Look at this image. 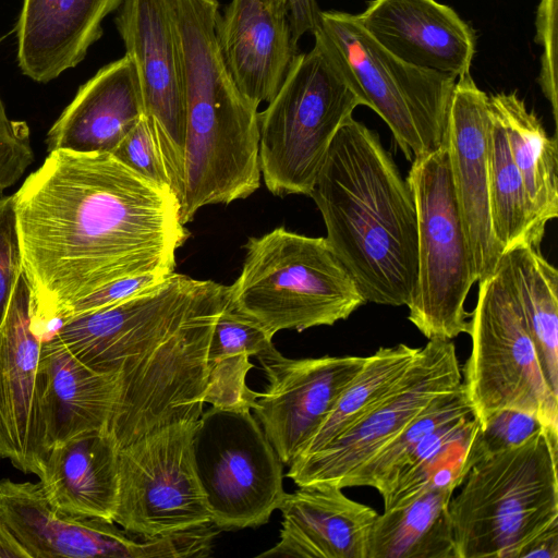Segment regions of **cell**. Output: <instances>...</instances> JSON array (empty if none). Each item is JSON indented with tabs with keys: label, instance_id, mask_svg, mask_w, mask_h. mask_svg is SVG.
I'll return each mask as SVG.
<instances>
[{
	"label": "cell",
	"instance_id": "cell-1",
	"mask_svg": "<svg viewBox=\"0 0 558 558\" xmlns=\"http://www.w3.org/2000/svg\"><path fill=\"white\" fill-rule=\"evenodd\" d=\"M33 325L125 277L174 271L187 238L175 193L112 154L54 150L14 194Z\"/></svg>",
	"mask_w": 558,
	"mask_h": 558
},
{
	"label": "cell",
	"instance_id": "cell-2",
	"mask_svg": "<svg viewBox=\"0 0 558 558\" xmlns=\"http://www.w3.org/2000/svg\"><path fill=\"white\" fill-rule=\"evenodd\" d=\"M228 287L171 272L120 303L75 315L56 335L88 367L118 377L106 432L121 448L203 414L207 360Z\"/></svg>",
	"mask_w": 558,
	"mask_h": 558
},
{
	"label": "cell",
	"instance_id": "cell-3",
	"mask_svg": "<svg viewBox=\"0 0 558 558\" xmlns=\"http://www.w3.org/2000/svg\"><path fill=\"white\" fill-rule=\"evenodd\" d=\"M308 196L365 301L407 305L417 275V215L409 182L379 135L350 117Z\"/></svg>",
	"mask_w": 558,
	"mask_h": 558
},
{
	"label": "cell",
	"instance_id": "cell-4",
	"mask_svg": "<svg viewBox=\"0 0 558 558\" xmlns=\"http://www.w3.org/2000/svg\"><path fill=\"white\" fill-rule=\"evenodd\" d=\"M172 7L184 88L180 216L186 225L202 207L246 198L259 187L258 107L241 93L221 56L219 0H172Z\"/></svg>",
	"mask_w": 558,
	"mask_h": 558
},
{
	"label": "cell",
	"instance_id": "cell-5",
	"mask_svg": "<svg viewBox=\"0 0 558 558\" xmlns=\"http://www.w3.org/2000/svg\"><path fill=\"white\" fill-rule=\"evenodd\" d=\"M558 435L538 428L471 468L449 513L457 558H518L558 522Z\"/></svg>",
	"mask_w": 558,
	"mask_h": 558
},
{
	"label": "cell",
	"instance_id": "cell-6",
	"mask_svg": "<svg viewBox=\"0 0 558 558\" xmlns=\"http://www.w3.org/2000/svg\"><path fill=\"white\" fill-rule=\"evenodd\" d=\"M228 304L270 337L280 330L332 326L367 303L326 238L278 227L250 238Z\"/></svg>",
	"mask_w": 558,
	"mask_h": 558
},
{
	"label": "cell",
	"instance_id": "cell-7",
	"mask_svg": "<svg viewBox=\"0 0 558 558\" xmlns=\"http://www.w3.org/2000/svg\"><path fill=\"white\" fill-rule=\"evenodd\" d=\"M280 88L258 112V161L277 196L310 195L328 149L354 109L364 106L335 51L318 29Z\"/></svg>",
	"mask_w": 558,
	"mask_h": 558
},
{
	"label": "cell",
	"instance_id": "cell-8",
	"mask_svg": "<svg viewBox=\"0 0 558 558\" xmlns=\"http://www.w3.org/2000/svg\"><path fill=\"white\" fill-rule=\"evenodd\" d=\"M477 282L462 380L473 416L482 425L495 412L518 410L558 435V396L545 378L502 258Z\"/></svg>",
	"mask_w": 558,
	"mask_h": 558
},
{
	"label": "cell",
	"instance_id": "cell-9",
	"mask_svg": "<svg viewBox=\"0 0 558 558\" xmlns=\"http://www.w3.org/2000/svg\"><path fill=\"white\" fill-rule=\"evenodd\" d=\"M316 29L335 51L364 106L386 122L409 161L442 144L456 76L395 57L367 34L355 14L320 11Z\"/></svg>",
	"mask_w": 558,
	"mask_h": 558
},
{
	"label": "cell",
	"instance_id": "cell-10",
	"mask_svg": "<svg viewBox=\"0 0 558 558\" xmlns=\"http://www.w3.org/2000/svg\"><path fill=\"white\" fill-rule=\"evenodd\" d=\"M408 182L417 215V275L408 319L427 339L469 333L464 304L476 282L462 226L446 141L413 158Z\"/></svg>",
	"mask_w": 558,
	"mask_h": 558
},
{
	"label": "cell",
	"instance_id": "cell-11",
	"mask_svg": "<svg viewBox=\"0 0 558 558\" xmlns=\"http://www.w3.org/2000/svg\"><path fill=\"white\" fill-rule=\"evenodd\" d=\"M199 417L169 423L118 449L113 522L143 538L211 523L195 458Z\"/></svg>",
	"mask_w": 558,
	"mask_h": 558
},
{
	"label": "cell",
	"instance_id": "cell-12",
	"mask_svg": "<svg viewBox=\"0 0 558 558\" xmlns=\"http://www.w3.org/2000/svg\"><path fill=\"white\" fill-rule=\"evenodd\" d=\"M0 517L32 558H182L208 556L211 524L143 538L114 522L68 514L47 499L39 482L0 480Z\"/></svg>",
	"mask_w": 558,
	"mask_h": 558
},
{
	"label": "cell",
	"instance_id": "cell-13",
	"mask_svg": "<svg viewBox=\"0 0 558 558\" xmlns=\"http://www.w3.org/2000/svg\"><path fill=\"white\" fill-rule=\"evenodd\" d=\"M452 340L428 339L402 376L355 425L320 450L295 460L286 474L298 487L341 482L396 437L437 396L460 387Z\"/></svg>",
	"mask_w": 558,
	"mask_h": 558
},
{
	"label": "cell",
	"instance_id": "cell-14",
	"mask_svg": "<svg viewBox=\"0 0 558 558\" xmlns=\"http://www.w3.org/2000/svg\"><path fill=\"white\" fill-rule=\"evenodd\" d=\"M225 428L194 440L198 474L207 495L211 523L219 530L256 527L279 508L283 489L282 463L250 411H220ZM198 429V428H197Z\"/></svg>",
	"mask_w": 558,
	"mask_h": 558
},
{
	"label": "cell",
	"instance_id": "cell-15",
	"mask_svg": "<svg viewBox=\"0 0 558 558\" xmlns=\"http://www.w3.org/2000/svg\"><path fill=\"white\" fill-rule=\"evenodd\" d=\"M116 26L134 63L144 104L179 202L183 186L185 106L172 0H122Z\"/></svg>",
	"mask_w": 558,
	"mask_h": 558
},
{
	"label": "cell",
	"instance_id": "cell-16",
	"mask_svg": "<svg viewBox=\"0 0 558 558\" xmlns=\"http://www.w3.org/2000/svg\"><path fill=\"white\" fill-rule=\"evenodd\" d=\"M268 386L252 410L283 465L289 466L324 422L366 356L289 359L276 348L257 356Z\"/></svg>",
	"mask_w": 558,
	"mask_h": 558
},
{
	"label": "cell",
	"instance_id": "cell-17",
	"mask_svg": "<svg viewBox=\"0 0 558 558\" xmlns=\"http://www.w3.org/2000/svg\"><path fill=\"white\" fill-rule=\"evenodd\" d=\"M32 319V292L23 272L0 327V458L38 476L48 453L39 373L44 340Z\"/></svg>",
	"mask_w": 558,
	"mask_h": 558
},
{
	"label": "cell",
	"instance_id": "cell-18",
	"mask_svg": "<svg viewBox=\"0 0 558 558\" xmlns=\"http://www.w3.org/2000/svg\"><path fill=\"white\" fill-rule=\"evenodd\" d=\"M490 123L488 95L470 73L458 77L444 138L476 282L492 275L502 256L489 205Z\"/></svg>",
	"mask_w": 558,
	"mask_h": 558
},
{
	"label": "cell",
	"instance_id": "cell-19",
	"mask_svg": "<svg viewBox=\"0 0 558 558\" xmlns=\"http://www.w3.org/2000/svg\"><path fill=\"white\" fill-rule=\"evenodd\" d=\"M360 25L388 52L412 65L461 77L470 73L476 34L436 0H371Z\"/></svg>",
	"mask_w": 558,
	"mask_h": 558
},
{
	"label": "cell",
	"instance_id": "cell-20",
	"mask_svg": "<svg viewBox=\"0 0 558 558\" xmlns=\"http://www.w3.org/2000/svg\"><path fill=\"white\" fill-rule=\"evenodd\" d=\"M216 35L241 93L257 107L269 102L300 53L287 0H231L217 17Z\"/></svg>",
	"mask_w": 558,
	"mask_h": 558
},
{
	"label": "cell",
	"instance_id": "cell-21",
	"mask_svg": "<svg viewBox=\"0 0 558 558\" xmlns=\"http://www.w3.org/2000/svg\"><path fill=\"white\" fill-rule=\"evenodd\" d=\"M278 543L258 557L366 558L377 512L329 483L300 486L286 496Z\"/></svg>",
	"mask_w": 558,
	"mask_h": 558
},
{
	"label": "cell",
	"instance_id": "cell-22",
	"mask_svg": "<svg viewBox=\"0 0 558 558\" xmlns=\"http://www.w3.org/2000/svg\"><path fill=\"white\" fill-rule=\"evenodd\" d=\"M144 114L138 74L124 54L78 87L49 129L47 150L112 154Z\"/></svg>",
	"mask_w": 558,
	"mask_h": 558
},
{
	"label": "cell",
	"instance_id": "cell-23",
	"mask_svg": "<svg viewBox=\"0 0 558 558\" xmlns=\"http://www.w3.org/2000/svg\"><path fill=\"white\" fill-rule=\"evenodd\" d=\"M122 0H23L15 26L21 72L48 83L84 60Z\"/></svg>",
	"mask_w": 558,
	"mask_h": 558
},
{
	"label": "cell",
	"instance_id": "cell-24",
	"mask_svg": "<svg viewBox=\"0 0 558 558\" xmlns=\"http://www.w3.org/2000/svg\"><path fill=\"white\" fill-rule=\"evenodd\" d=\"M41 414L47 451L77 435L106 430L118 398V377L76 359L52 335L41 344Z\"/></svg>",
	"mask_w": 558,
	"mask_h": 558
},
{
	"label": "cell",
	"instance_id": "cell-25",
	"mask_svg": "<svg viewBox=\"0 0 558 558\" xmlns=\"http://www.w3.org/2000/svg\"><path fill=\"white\" fill-rule=\"evenodd\" d=\"M39 484L58 510L113 522L118 505V448L106 430L72 437L48 450Z\"/></svg>",
	"mask_w": 558,
	"mask_h": 558
},
{
	"label": "cell",
	"instance_id": "cell-26",
	"mask_svg": "<svg viewBox=\"0 0 558 558\" xmlns=\"http://www.w3.org/2000/svg\"><path fill=\"white\" fill-rule=\"evenodd\" d=\"M490 114L502 125L539 232L558 216V143L517 92L488 96Z\"/></svg>",
	"mask_w": 558,
	"mask_h": 558
},
{
	"label": "cell",
	"instance_id": "cell-27",
	"mask_svg": "<svg viewBox=\"0 0 558 558\" xmlns=\"http://www.w3.org/2000/svg\"><path fill=\"white\" fill-rule=\"evenodd\" d=\"M454 488L428 489L377 514L366 558H457L449 504Z\"/></svg>",
	"mask_w": 558,
	"mask_h": 558
},
{
	"label": "cell",
	"instance_id": "cell-28",
	"mask_svg": "<svg viewBox=\"0 0 558 558\" xmlns=\"http://www.w3.org/2000/svg\"><path fill=\"white\" fill-rule=\"evenodd\" d=\"M501 258L545 378L558 396V270L529 243L513 246Z\"/></svg>",
	"mask_w": 558,
	"mask_h": 558
},
{
	"label": "cell",
	"instance_id": "cell-29",
	"mask_svg": "<svg viewBox=\"0 0 558 558\" xmlns=\"http://www.w3.org/2000/svg\"><path fill=\"white\" fill-rule=\"evenodd\" d=\"M478 428L477 420L469 416L430 434L381 495L384 510L401 507L428 489L460 486L474 464Z\"/></svg>",
	"mask_w": 558,
	"mask_h": 558
},
{
	"label": "cell",
	"instance_id": "cell-30",
	"mask_svg": "<svg viewBox=\"0 0 558 558\" xmlns=\"http://www.w3.org/2000/svg\"><path fill=\"white\" fill-rule=\"evenodd\" d=\"M417 351V348L400 343L381 347L366 356L362 368L343 389L295 460L326 447L365 416L402 376Z\"/></svg>",
	"mask_w": 558,
	"mask_h": 558
},
{
	"label": "cell",
	"instance_id": "cell-31",
	"mask_svg": "<svg viewBox=\"0 0 558 558\" xmlns=\"http://www.w3.org/2000/svg\"><path fill=\"white\" fill-rule=\"evenodd\" d=\"M473 416L463 385L434 398L396 437L352 471L341 488L369 486L385 494L422 442L441 426Z\"/></svg>",
	"mask_w": 558,
	"mask_h": 558
},
{
	"label": "cell",
	"instance_id": "cell-32",
	"mask_svg": "<svg viewBox=\"0 0 558 558\" xmlns=\"http://www.w3.org/2000/svg\"><path fill=\"white\" fill-rule=\"evenodd\" d=\"M490 120L489 205L495 239L502 254L520 243L539 247L544 234L535 225L522 177L510 154L506 132L492 114Z\"/></svg>",
	"mask_w": 558,
	"mask_h": 558
},
{
	"label": "cell",
	"instance_id": "cell-33",
	"mask_svg": "<svg viewBox=\"0 0 558 558\" xmlns=\"http://www.w3.org/2000/svg\"><path fill=\"white\" fill-rule=\"evenodd\" d=\"M250 357L246 353L208 357L204 402L220 411H251L258 392L246 385V375L253 367Z\"/></svg>",
	"mask_w": 558,
	"mask_h": 558
},
{
	"label": "cell",
	"instance_id": "cell-34",
	"mask_svg": "<svg viewBox=\"0 0 558 558\" xmlns=\"http://www.w3.org/2000/svg\"><path fill=\"white\" fill-rule=\"evenodd\" d=\"M272 349V337L227 302L215 324L208 357L229 353H246L257 357Z\"/></svg>",
	"mask_w": 558,
	"mask_h": 558
},
{
	"label": "cell",
	"instance_id": "cell-35",
	"mask_svg": "<svg viewBox=\"0 0 558 558\" xmlns=\"http://www.w3.org/2000/svg\"><path fill=\"white\" fill-rule=\"evenodd\" d=\"M112 155L142 177L160 186L171 189V181L156 140L154 128L145 114Z\"/></svg>",
	"mask_w": 558,
	"mask_h": 558
},
{
	"label": "cell",
	"instance_id": "cell-36",
	"mask_svg": "<svg viewBox=\"0 0 558 558\" xmlns=\"http://www.w3.org/2000/svg\"><path fill=\"white\" fill-rule=\"evenodd\" d=\"M542 427L533 415L518 410H501L480 425L473 446L474 464L481 459L517 446Z\"/></svg>",
	"mask_w": 558,
	"mask_h": 558
},
{
	"label": "cell",
	"instance_id": "cell-37",
	"mask_svg": "<svg viewBox=\"0 0 558 558\" xmlns=\"http://www.w3.org/2000/svg\"><path fill=\"white\" fill-rule=\"evenodd\" d=\"M24 272L14 194L0 198V327Z\"/></svg>",
	"mask_w": 558,
	"mask_h": 558
},
{
	"label": "cell",
	"instance_id": "cell-38",
	"mask_svg": "<svg viewBox=\"0 0 558 558\" xmlns=\"http://www.w3.org/2000/svg\"><path fill=\"white\" fill-rule=\"evenodd\" d=\"M535 41L542 47L538 84L558 124V0H541L535 19Z\"/></svg>",
	"mask_w": 558,
	"mask_h": 558
},
{
	"label": "cell",
	"instance_id": "cell-39",
	"mask_svg": "<svg viewBox=\"0 0 558 558\" xmlns=\"http://www.w3.org/2000/svg\"><path fill=\"white\" fill-rule=\"evenodd\" d=\"M7 37H0V43ZM34 161L29 128L11 120L0 96V193L15 184Z\"/></svg>",
	"mask_w": 558,
	"mask_h": 558
},
{
	"label": "cell",
	"instance_id": "cell-40",
	"mask_svg": "<svg viewBox=\"0 0 558 558\" xmlns=\"http://www.w3.org/2000/svg\"><path fill=\"white\" fill-rule=\"evenodd\" d=\"M170 274L149 272L116 280L93 293L74 302L63 310L57 322L61 323L72 316L93 312L131 299L163 281Z\"/></svg>",
	"mask_w": 558,
	"mask_h": 558
},
{
	"label": "cell",
	"instance_id": "cell-41",
	"mask_svg": "<svg viewBox=\"0 0 558 558\" xmlns=\"http://www.w3.org/2000/svg\"><path fill=\"white\" fill-rule=\"evenodd\" d=\"M287 7L292 35L299 43L303 35L316 29L322 10L316 0H287Z\"/></svg>",
	"mask_w": 558,
	"mask_h": 558
},
{
	"label": "cell",
	"instance_id": "cell-42",
	"mask_svg": "<svg viewBox=\"0 0 558 558\" xmlns=\"http://www.w3.org/2000/svg\"><path fill=\"white\" fill-rule=\"evenodd\" d=\"M558 558V522L534 536L519 553L518 558Z\"/></svg>",
	"mask_w": 558,
	"mask_h": 558
},
{
	"label": "cell",
	"instance_id": "cell-43",
	"mask_svg": "<svg viewBox=\"0 0 558 558\" xmlns=\"http://www.w3.org/2000/svg\"><path fill=\"white\" fill-rule=\"evenodd\" d=\"M0 558H32L29 551L0 517Z\"/></svg>",
	"mask_w": 558,
	"mask_h": 558
}]
</instances>
